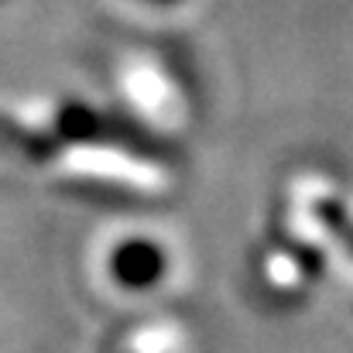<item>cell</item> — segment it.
Returning <instances> with one entry per match:
<instances>
[{"instance_id": "1", "label": "cell", "mask_w": 353, "mask_h": 353, "mask_svg": "<svg viewBox=\"0 0 353 353\" xmlns=\"http://www.w3.org/2000/svg\"><path fill=\"white\" fill-rule=\"evenodd\" d=\"M161 250L144 243V240H130L114 254V274L120 285L127 288H148L161 278Z\"/></svg>"}]
</instances>
